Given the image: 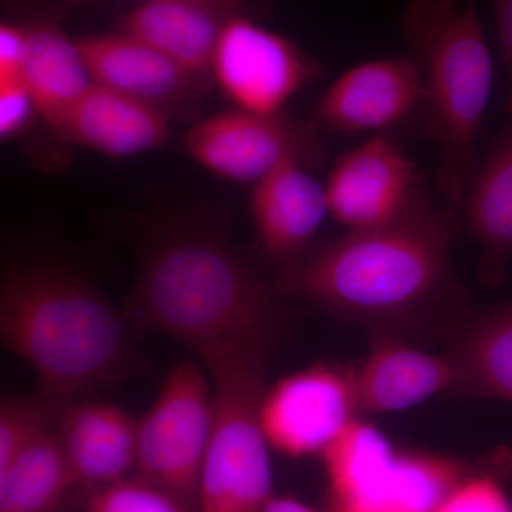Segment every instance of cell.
Here are the masks:
<instances>
[{
	"label": "cell",
	"instance_id": "1",
	"mask_svg": "<svg viewBox=\"0 0 512 512\" xmlns=\"http://www.w3.org/2000/svg\"><path fill=\"white\" fill-rule=\"evenodd\" d=\"M278 295L222 235L183 228L148 249L124 315L197 357L224 348L272 353L285 328Z\"/></svg>",
	"mask_w": 512,
	"mask_h": 512
},
{
	"label": "cell",
	"instance_id": "2",
	"mask_svg": "<svg viewBox=\"0 0 512 512\" xmlns=\"http://www.w3.org/2000/svg\"><path fill=\"white\" fill-rule=\"evenodd\" d=\"M454 215L423 197L382 227L349 231L286 265L279 295L340 316L390 319L412 315L451 286Z\"/></svg>",
	"mask_w": 512,
	"mask_h": 512
},
{
	"label": "cell",
	"instance_id": "3",
	"mask_svg": "<svg viewBox=\"0 0 512 512\" xmlns=\"http://www.w3.org/2000/svg\"><path fill=\"white\" fill-rule=\"evenodd\" d=\"M128 320L82 275L25 262L0 286V339L64 399L119 379L131 357Z\"/></svg>",
	"mask_w": 512,
	"mask_h": 512
},
{
	"label": "cell",
	"instance_id": "4",
	"mask_svg": "<svg viewBox=\"0 0 512 512\" xmlns=\"http://www.w3.org/2000/svg\"><path fill=\"white\" fill-rule=\"evenodd\" d=\"M403 29L420 67V104L424 127L439 151V187L463 210L493 84L476 0L463 10L450 0H416L404 13Z\"/></svg>",
	"mask_w": 512,
	"mask_h": 512
},
{
	"label": "cell",
	"instance_id": "5",
	"mask_svg": "<svg viewBox=\"0 0 512 512\" xmlns=\"http://www.w3.org/2000/svg\"><path fill=\"white\" fill-rule=\"evenodd\" d=\"M269 355L224 348L200 357L214 384L215 426L198 484V512H262L274 495L271 447L259 420Z\"/></svg>",
	"mask_w": 512,
	"mask_h": 512
},
{
	"label": "cell",
	"instance_id": "6",
	"mask_svg": "<svg viewBox=\"0 0 512 512\" xmlns=\"http://www.w3.org/2000/svg\"><path fill=\"white\" fill-rule=\"evenodd\" d=\"M329 512H434L466 474L454 458L404 451L357 419L322 454Z\"/></svg>",
	"mask_w": 512,
	"mask_h": 512
},
{
	"label": "cell",
	"instance_id": "7",
	"mask_svg": "<svg viewBox=\"0 0 512 512\" xmlns=\"http://www.w3.org/2000/svg\"><path fill=\"white\" fill-rule=\"evenodd\" d=\"M215 426L214 384L197 356L175 363L160 393L138 419V476L181 501H197Z\"/></svg>",
	"mask_w": 512,
	"mask_h": 512
},
{
	"label": "cell",
	"instance_id": "8",
	"mask_svg": "<svg viewBox=\"0 0 512 512\" xmlns=\"http://www.w3.org/2000/svg\"><path fill=\"white\" fill-rule=\"evenodd\" d=\"M188 156L232 183L256 184L288 161L313 165L320 150L311 128L285 116L234 109L200 121L184 137Z\"/></svg>",
	"mask_w": 512,
	"mask_h": 512
},
{
	"label": "cell",
	"instance_id": "9",
	"mask_svg": "<svg viewBox=\"0 0 512 512\" xmlns=\"http://www.w3.org/2000/svg\"><path fill=\"white\" fill-rule=\"evenodd\" d=\"M359 413L353 372L319 363L266 387L259 420L272 450L305 458L322 456Z\"/></svg>",
	"mask_w": 512,
	"mask_h": 512
},
{
	"label": "cell",
	"instance_id": "10",
	"mask_svg": "<svg viewBox=\"0 0 512 512\" xmlns=\"http://www.w3.org/2000/svg\"><path fill=\"white\" fill-rule=\"evenodd\" d=\"M211 73L235 109L274 116L318 77L319 67L292 40L232 15L218 40Z\"/></svg>",
	"mask_w": 512,
	"mask_h": 512
},
{
	"label": "cell",
	"instance_id": "11",
	"mask_svg": "<svg viewBox=\"0 0 512 512\" xmlns=\"http://www.w3.org/2000/svg\"><path fill=\"white\" fill-rule=\"evenodd\" d=\"M325 194L329 214L349 231L389 224L421 197L413 161L386 137L372 138L340 157Z\"/></svg>",
	"mask_w": 512,
	"mask_h": 512
},
{
	"label": "cell",
	"instance_id": "12",
	"mask_svg": "<svg viewBox=\"0 0 512 512\" xmlns=\"http://www.w3.org/2000/svg\"><path fill=\"white\" fill-rule=\"evenodd\" d=\"M421 100L419 64L412 60H373L335 80L315 107L320 126L340 133L377 130L399 123Z\"/></svg>",
	"mask_w": 512,
	"mask_h": 512
},
{
	"label": "cell",
	"instance_id": "13",
	"mask_svg": "<svg viewBox=\"0 0 512 512\" xmlns=\"http://www.w3.org/2000/svg\"><path fill=\"white\" fill-rule=\"evenodd\" d=\"M52 131L109 157L146 153L171 136L167 111L97 83L74 101Z\"/></svg>",
	"mask_w": 512,
	"mask_h": 512
},
{
	"label": "cell",
	"instance_id": "14",
	"mask_svg": "<svg viewBox=\"0 0 512 512\" xmlns=\"http://www.w3.org/2000/svg\"><path fill=\"white\" fill-rule=\"evenodd\" d=\"M94 83L167 111L200 90L202 77L117 30L77 39Z\"/></svg>",
	"mask_w": 512,
	"mask_h": 512
},
{
	"label": "cell",
	"instance_id": "15",
	"mask_svg": "<svg viewBox=\"0 0 512 512\" xmlns=\"http://www.w3.org/2000/svg\"><path fill=\"white\" fill-rule=\"evenodd\" d=\"M359 412L412 409L446 390L457 389V372L446 355H433L399 340H376L353 372Z\"/></svg>",
	"mask_w": 512,
	"mask_h": 512
},
{
	"label": "cell",
	"instance_id": "16",
	"mask_svg": "<svg viewBox=\"0 0 512 512\" xmlns=\"http://www.w3.org/2000/svg\"><path fill=\"white\" fill-rule=\"evenodd\" d=\"M138 419L123 407L70 402L55 434L77 484L116 483L136 468Z\"/></svg>",
	"mask_w": 512,
	"mask_h": 512
},
{
	"label": "cell",
	"instance_id": "17",
	"mask_svg": "<svg viewBox=\"0 0 512 512\" xmlns=\"http://www.w3.org/2000/svg\"><path fill=\"white\" fill-rule=\"evenodd\" d=\"M251 214L266 254L292 264L329 214L325 188L306 173L305 165L288 161L254 184Z\"/></svg>",
	"mask_w": 512,
	"mask_h": 512
},
{
	"label": "cell",
	"instance_id": "18",
	"mask_svg": "<svg viewBox=\"0 0 512 512\" xmlns=\"http://www.w3.org/2000/svg\"><path fill=\"white\" fill-rule=\"evenodd\" d=\"M228 0H148L120 19L119 32L134 37L173 60L184 70L204 77L225 23L234 13Z\"/></svg>",
	"mask_w": 512,
	"mask_h": 512
},
{
	"label": "cell",
	"instance_id": "19",
	"mask_svg": "<svg viewBox=\"0 0 512 512\" xmlns=\"http://www.w3.org/2000/svg\"><path fill=\"white\" fill-rule=\"evenodd\" d=\"M464 210L481 248L478 276L484 284L500 285L512 256V116L477 168Z\"/></svg>",
	"mask_w": 512,
	"mask_h": 512
},
{
	"label": "cell",
	"instance_id": "20",
	"mask_svg": "<svg viewBox=\"0 0 512 512\" xmlns=\"http://www.w3.org/2000/svg\"><path fill=\"white\" fill-rule=\"evenodd\" d=\"M22 83L35 101L37 116L53 130L94 82L77 40L43 22L28 26Z\"/></svg>",
	"mask_w": 512,
	"mask_h": 512
},
{
	"label": "cell",
	"instance_id": "21",
	"mask_svg": "<svg viewBox=\"0 0 512 512\" xmlns=\"http://www.w3.org/2000/svg\"><path fill=\"white\" fill-rule=\"evenodd\" d=\"M447 355L458 390L512 403V303L467 323Z\"/></svg>",
	"mask_w": 512,
	"mask_h": 512
},
{
	"label": "cell",
	"instance_id": "22",
	"mask_svg": "<svg viewBox=\"0 0 512 512\" xmlns=\"http://www.w3.org/2000/svg\"><path fill=\"white\" fill-rule=\"evenodd\" d=\"M76 485L55 433L0 467V512H52Z\"/></svg>",
	"mask_w": 512,
	"mask_h": 512
},
{
	"label": "cell",
	"instance_id": "23",
	"mask_svg": "<svg viewBox=\"0 0 512 512\" xmlns=\"http://www.w3.org/2000/svg\"><path fill=\"white\" fill-rule=\"evenodd\" d=\"M73 400L46 390L32 396H3L0 402V467L20 451L55 433L64 409Z\"/></svg>",
	"mask_w": 512,
	"mask_h": 512
},
{
	"label": "cell",
	"instance_id": "24",
	"mask_svg": "<svg viewBox=\"0 0 512 512\" xmlns=\"http://www.w3.org/2000/svg\"><path fill=\"white\" fill-rule=\"evenodd\" d=\"M86 512H187V504L138 476L94 488Z\"/></svg>",
	"mask_w": 512,
	"mask_h": 512
},
{
	"label": "cell",
	"instance_id": "25",
	"mask_svg": "<svg viewBox=\"0 0 512 512\" xmlns=\"http://www.w3.org/2000/svg\"><path fill=\"white\" fill-rule=\"evenodd\" d=\"M434 512H512V501L495 478L464 476Z\"/></svg>",
	"mask_w": 512,
	"mask_h": 512
},
{
	"label": "cell",
	"instance_id": "26",
	"mask_svg": "<svg viewBox=\"0 0 512 512\" xmlns=\"http://www.w3.org/2000/svg\"><path fill=\"white\" fill-rule=\"evenodd\" d=\"M37 114L35 101L22 82L0 84V136H19Z\"/></svg>",
	"mask_w": 512,
	"mask_h": 512
},
{
	"label": "cell",
	"instance_id": "27",
	"mask_svg": "<svg viewBox=\"0 0 512 512\" xmlns=\"http://www.w3.org/2000/svg\"><path fill=\"white\" fill-rule=\"evenodd\" d=\"M28 47V26L3 22L0 26V84L22 82Z\"/></svg>",
	"mask_w": 512,
	"mask_h": 512
},
{
	"label": "cell",
	"instance_id": "28",
	"mask_svg": "<svg viewBox=\"0 0 512 512\" xmlns=\"http://www.w3.org/2000/svg\"><path fill=\"white\" fill-rule=\"evenodd\" d=\"M497 23L498 39L507 67V97L505 111L512 116V0H491Z\"/></svg>",
	"mask_w": 512,
	"mask_h": 512
},
{
	"label": "cell",
	"instance_id": "29",
	"mask_svg": "<svg viewBox=\"0 0 512 512\" xmlns=\"http://www.w3.org/2000/svg\"><path fill=\"white\" fill-rule=\"evenodd\" d=\"M262 512H322L312 505L286 495H272Z\"/></svg>",
	"mask_w": 512,
	"mask_h": 512
},
{
	"label": "cell",
	"instance_id": "30",
	"mask_svg": "<svg viewBox=\"0 0 512 512\" xmlns=\"http://www.w3.org/2000/svg\"><path fill=\"white\" fill-rule=\"evenodd\" d=\"M64 2H66L67 5H77V3H83L86 2V0H64ZM141 2H148V0H141ZM212 2H215V0H212Z\"/></svg>",
	"mask_w": 512,
	"mask_h": 512
}]
</instances>
